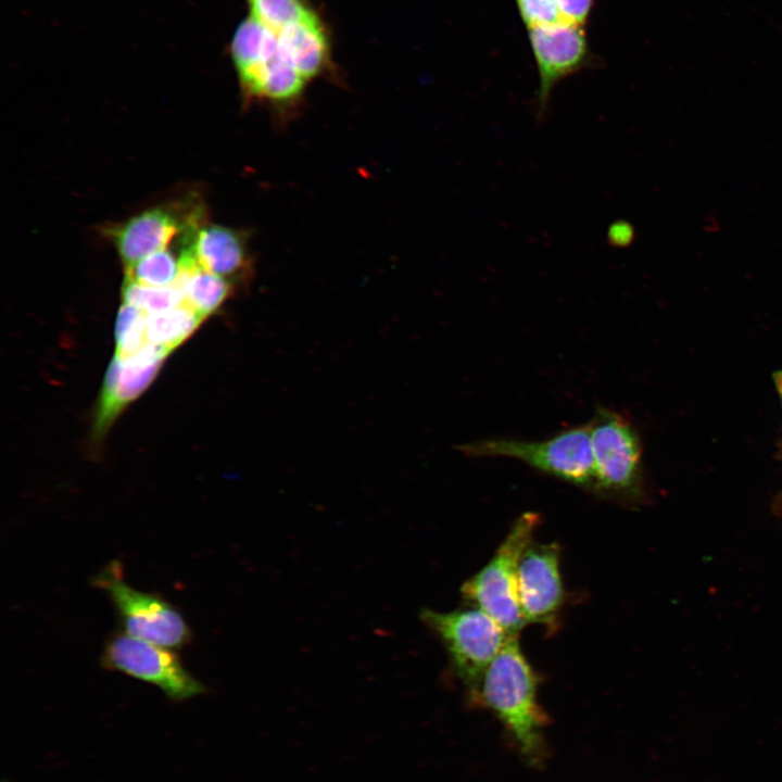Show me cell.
Segmentation results:
<instances>
[{
    "instance_id": "15",
    "label": "cell",
    "mask_w": 782,
    "mask_h": 782,
    "mask_svg": "<svg viewBox=\"0 0 782 782\" xmlns=\"http://www.w3.org/2000/svg\"><path fill=\"white\" fill-rule=\"evenodd\" d=\"M203 320V317L186 304L163 313L147 314L148 342L173 352L199 328Z\"/></svg>"
},
{
    "instance_id": "17",
    "label": "cell",
    "mask_w": 782,
    "mask_h": 782,
    "mask_svg": "<svg viewBox=\"0 0 782 782\" xmlns=\"http://www.w3.org/2000/svg\"><path fill=\"white\" fill-rule=\"evenodd\" d=\"M250 15L274 31L317 13L307 0H247Z\"/></svg>"
},
{
    "instance_id": "20",
    "label": "cell",
    "mask_w": 782,
    "mask_h": 782,
    "mask_svg": "<svg viewBox=\"0 0 782 782\" xmlns=\"http://www.w3.org/2000/svg\"><path fill=\"white\" fill-rule=\"evenodd\" d=\"M146 315L135 306L122 304L115 323V356L131 357L149 343L146 333Z\"/></svg>"
},
{
    "instance_id": "18",
    "label": "cell",
    "mask_w": 782,
    "mask_h": 782,
    "mask_svg": "<svg viewBox=\"0 0 782 782\" xmlns=\"http://www.w3.org/2000/svg\"><path fill=\"white\" fill-rule=\"evenodd\" d=\"M122 301L146 314L163 313L184 303V294L175 286L150 287L125 277L122 286Z\"/></svg>"
},
{
    "instance_id": "23",
    "label": "cell",
    "mask_w": 782,
    "mask_h": 782,
    "mask_svg": "<svg viewBox=\"0 0 782 782\" xmlns=\"http://www.w3.org/2000/svg\"><path fill=\"white\" fill-rule=\"evenodd\" d=\"M773 378H774V382H775L778 392H779V394L781 395V399H782V370L777 371V373L773 375Z\"/></svg>"
},
{
    "instance_id": "2",
    "label": "cell",
    "mask_w": 782,
    "mask_h": 782,
    "mask_svg": "<svg viewBox=\"0 0 782 782\" xmlns=\"http://www.w3.org/2000/svg\"><path fill=\"white\" fill-rule=\"evenodd\" d=\"M242 94L279 111L294 109L308 81L283 53L277 34L253 16L245 17L229 42Z\"/></svg>"
},
{
    "instance_id": "11",
    "label": "cell",
    "mask_w": 782,
    "mask_h": 782,
    "mask_svg": "<svg viewBox=\"0 0 782 782\" xmlns=\"http://www.w3.org/2000/svg\"><path fill=\"white\" fill-rule=\"evenodd\" d=\"M171 353L148 343L131 357L114 355L97 403L92 427L94 441L102 439L122 411L151 384Z\"/></svg>"
},
{
    "instance_id": "1",
    "label": "cell",
    "mask_w": 782,
    "mask_h": 782,
    "mask_svg": "<svg viewBox=\"0 0 782 782\" xmlns=\"http://www.w3.org/2000/svg\"><path fill=\"white\" fill-rule=\"evenodd\" d=\"M537 690V676L519 646L518 635H514L490 664L471 696L494 712L532 765L545 757L547 724Z\"/></svg>"
},
{
    "instance_id": "5",
    "label": "cell",
    "mask_w": 782,
    "mask_h": 782,
    "mask_svg": "<svg viewBox=\"0 0 782 782\" xmlns=\"http://www.w3.org/2000/svg\"><path fill=\"white\" fill-rule=\"evenodd\" d=\"M91 583L106 594L126 634L172 649L191 642L192 631L179 609L157 593L129 585L118 560L106 564Z\"/></svg>"
},
{
    "instance_id": "13",
    "label": "cell",
    "mask_w": 782,
    "mask_h": 782,
    "mask_svg": "<svg viewBox=\"0 0 782 782\" xmlns=\"http://www.w3.org/2000/svg\"><path fill=\"white\" fill-rule=\"evenodd\" d=\"M187 248L202 268L232 283L251 270L252 258L243 231L205 223L194 232Z\"/></svg>"
},
{
    "instance_id": "16",
    "label": "cell",
    "mask_w": 782,
    "mask_h": 782,
    "mask_svg": "<svg viewBox=\"0 0 782 782\" xmlns=\"http://www.w3.org/2000/svg\"><path fill=\"white\" fill-rule=\"evenodd\" d=\"M232 289L231 281L199 266L186 280L182 304L205 319L225 303Z\"/></svg>"
},
{
    "instance_id": "6",
    "label": "cell",
    "mask_w": 782,
    "mask_h": 782,
    "mask_svg": "<svg viewBox=\"0 0 782 782\" xmlns=\"http://www.w3.org/2000/svg\"><path fill=\"white\" fill-rule=\"evenodd\" d=\"M420 618L443 643L452 668L470 697L490 664L514 636L474 605L443 613L426 608Z\"/></svg>"
},
{
    "instance_id": "8",
    "label": "cell",
    "mask_w": 782,
    "mask_h": 782,
    "mask_svg": "<svg viewBox=\"0 0 782 782\" xmlns=\"http://www.w3.org/2000/svg\"><path fill=\"white\" fill-rule=\"evenodd\" d=\"M100 664L106 670L118 671L159 688L175 703L207 691L172 648L130 636L123 631L106 638Z\"/></svg>"
},
{
    "instance_id": "9",
    "label": "cell",
    "mask_w": 782,
    "mask_h": 782,
    "mask_svg": "<svg viewBox=\"0 0 782 782\" xmlns=\"http://www.w3.org/2000/svg\"><path fill=\"white\" fill-rule=\"evenodd\" d=\"M205 224L201 205H164L146 210L124 222L103 228L125 269L143 257L167 249L174 237L199 229Z\"/></svg>"
},
{
    "instance_id": "3",
    "label": "cell",
    "mask_w": 782,
    "mask_h": 782,
    "mask_svg": "<svg viewBox=\"0 0 782 782\" xmlns=\"http://www.w3.org/2000/svg\"><path fill=\"white\" fill-rule=\"evenodd\" d=\"M470 457H509L532 469L592 491L594 461L590 421L547 439L487 438L459 446Z\"/></svg>"
},
{
    "instance_id": "4",
    "label": "cell",
    "mask_w": 782,
    "mask_h": 782,
    "mask_svg": "<svg viewBox=\"0 0 782 782\" xmlns=\"http://www.w3.org/2000/svg\"><path fill=\"white\" fill-rule=\"evenodd\" d=\"M538 525V514L520 515L491 559L461 589L466 601L491 616L510 635H518L527 623L517 593L518 565Z\"/></svg>"
},
{
    "instance_id": "10",
    "label": "cell",
    "mask_w": 782,
    "mask_h": 782,
    "mask_svg": "<svg viewBox=\"0 0 782 782\" xmlns=\"http://www.w3.org/2000/svg\"><path fill=\"white\" fill-rule=\"evenodd\" d=\"M528 36L539 76L534 116L542 123L555 87L590 67L593 59L582 27L559 22L530 28Z\"/></svg>"
},
{
    "instance_id": "19",
    "label": "cell",
    "mask_w": 782,
    "mask_h": 782,
    "mask_svg": "<svg viewBox=\"0 0 782 782\" xmlns=\"http://www.w3.org/2000/svg\"><path fill=\"white\" fill-rule=\"evenodd\" d=\"M125 270V277L138 283L150 287H168L176 281L180 272L179 253L176 255L167 248L143 257Z\"/></svg>"
},
{
    "instance_id": "14",
    "label": "cell",
    "mask_w": 782,
    "mask_h": 782,
    "mask_svg": "<svg viewBox=\"0 0 782 782\" xmlns=\"http://www.w3.org/2000/svg\"><path fill=\"white\" fill-rule=\"evenodd\" d=\"M275 33L283 53L307 81L330 72V36L318 13Z\"/></svg>"
},
{
    "instance_id": "22",
    "label": "cell",
    "mask_w": 782,
    "mask_h": 782,
    "mask_svg": "<svg viewBox=\"0 0 782 782\" xmlns=\"http://www.w3.org/2000/svg\"><path fill=\"white\" fill-rule=\"evenodd\" d=\"M594 0H555L563 23L582 27L588 21Z\"/></svg>"
},
{
    "instance_id": "7",
    "label": "cell",
    "mask_w": 782,
    "mask_h": 782,
    "mask_svg": "<svg viewBox=\"0 0 782 782\" xmlns=\"http://www.w3.org/2000/svg\"><path fill=\"white\" fill-rule=\"evenodd\" d=\"M594 461L592 492L611 500L635 497L641 480V442L629 419L600 406L589 420Z\"/></svg>"
},
{
    "instance_id": "21",
    "label": "cell",
    "mask_w": 782,
    "mask_h": 782,
    "mask_svg": "<svg viewBox=\"0 0 782 782\" xmlns=\"http://www.w3.org/2000/svg\"><path fill=\"white\" fill-rule=\"evenodd\" d=\"M528 29L559 23L555 0H515Z\"/></svg>"
},
{
    "instance_id": "12",
    "label": "cell",
    "mask_w": 782,
    "mask_h": 782,
    "mask_svg": "<svg viewBox=\"0 0 782 782\" xmlns=\"http://www.w3.org/2000/svg\"><path fill=\"white\" fill-rule=\"evenodd\" d=\"M560 554L556 543L531 542L518 565L517 593L527 623L551 625L564 600Z\"/></svg>"
}]
</instances>
